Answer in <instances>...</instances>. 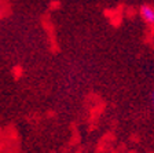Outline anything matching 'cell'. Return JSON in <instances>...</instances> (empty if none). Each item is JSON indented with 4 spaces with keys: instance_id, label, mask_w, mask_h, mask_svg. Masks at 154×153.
Returning <instances> with one entry per match:
<instances>
[{
    "instance_id": "6da1fadb",
    "label": "cell",
    "mask_w": 154,
    "mask_h": 153,
    "mask_svg": "<svg viewBox=\"0 0 154 153\" xmlns=\"http://www.w3.org/2000/svg\"><path fill=\"white\" fill-rule=\"evenodd\" d=\"M140 17L144 22L149 25H154V8L150 6H142L140 7Z\"/></svg>"
},
{
    "instance_id": "7a4b0ae2",
    "label": "cell",
    "mask_w": 154,
    "mask_h": 153,
    "mask_svg": "<svg viewBox=\"0 0 154 153\" xmlns=\"http://www.w3.org/2000/svg\"><path fill=\"white\" fill-rule=\"evenodd\" d=\"M153 108H154V91H153Z\"/></svg>"
}]
</instances>
